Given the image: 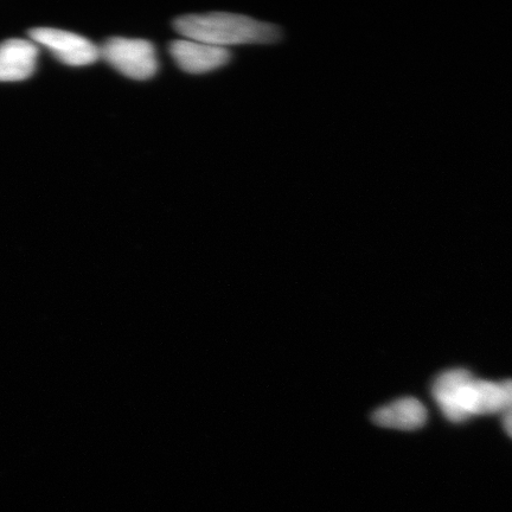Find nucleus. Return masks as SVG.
I'll use <instances>...</instances> for the list:
<instances>
[{"instance_id": "1a4fd4ad", "label": "nucleus", "mask_w": 512, "mask_h": 512, "mask_svg": "<svg viewBox=\"0 0 512 512\" xmlns=\"http://www.w3.org/2000/svg\"><path fill=\"white\" fill-rule=\"evenodd\" d=\"M501 384L504 390L505 402H507V409H505V412H508L512 409V380H504Z\"/></svg>"}, {"instance_id": "6e6552de", "label": "nucleus", "mask_w": 512, "mask_h": 512, "mask_svg": "<svg viewBox=\"0 0 512 512\" xmlns=\"http://www.w3.org/2000/svg\"><path fill=\"white\" fill-rule=\"evenodd\" d=\"M507 409L501 382L475 380V415L503 414Z\"/></svg>"}, {"instance_id": "7ed1b4c3", "label": "nucleus", "mask_w": 512, "mask_h": 512, "mask_svg": "<svg viewBox=\"0 0 512 512\" xmlns=\"http://www.w3.org/2000/svg\"><path fill=\"white\" fill-rule=\"evenodd\" d=\"M476 377L466 369L441 373L432 384V394L445 418L460 424L475 415Z\"/></svg>"}, {"instance_id": "39448f33", "label": "nucleus", "mask_w": 512, "mask_h": 512, "mask_svg": "<svg viewBox=\"0 0 512 512\" xmlns=\"http://www.w3.org/2000/svg\"><path fill=\"white\" fill-rule=\"evenodd\" d=\"M170 55L177 66L188 74H206L219 69L232 59L228 49L210 46V44L177 40L170 44Z\"/></svg>"}, {"instance_id": "f03ea898", "label": "nucleus", "mask_w": 512, "mask_h": 512, "mask_svg": "<svg viewBox=\"0 0 512 512\" xmlns=\"http://www.w3.org/2000/svg\"><path fill=\"white\" fill-rule=\"evenodd\" d=\"M104 59L120 74L133 80L152 79L158 73L159 61L155 46L140 38L112 37L99 47Z\"/></svg>"}, {"instance_id": "f257e3e1", "label": "nucleus", "mask_w": 512, "mask_h": 512, "mask_svg": "<svg viewBox=\"0 0 512 512\" xmlns=\"http://www.w3.org/2000/svg\"><path fill=\"white\" fill-rule=\"evenodd\" d=\"M174 28L187 40L224 49L238 44L274 43L281 37L280 29L272 24L227 12L182 16L176 19Z\"/></svg>"}, {"instance_id": "9d476101", "label": "nucleus", "mask_w": 512, "mask_h": 512, "mask_svg": "<svg viewBox=\"0 0 512 512\" xmlns=\"http://www.w3.org/2000/svg\"><path fill=\"white\" fill-rule=\"evenodd\" d=\"M503 415V428L505 433L509 435V437L512 439V409L510 411L505 412Z\"/></svg>"}, {"instance_id": "20e7f679", "label": "nucleus", "mask_w": 512, "mask_h": 512, "mask_svg": "<svg viewBox=\"0 0 512 512\" xmlns=\"http://www.w3.org/2000/svg\"><path fill=\"white\" fill-rule=\"evenodd\" d=\"M31 41L47 48L57 60L69 67H87L100 59L99 47L88 38L54 28H35Z\"/></svg>"}, {"instance_id": "423d86ee", "label": "nucleus", "mask_w": 512, "mask_h": 512, "mask_svg": "<svg viewBox=\"0 0 512 512\" xmlns=\"http://www.w3.org/2000/svg\"><path fill=\"white\" fill-rule=\"evenodd\" d=\"M37 44L32 41L12 40L0 43V82H18L31 78L37 68Z\"/></svg>"}, {"instance_id": "0eeeda50", "label": "nucleus", "mask_w": 512, "mask_h": 512, "mask_svg": "<svg viewBox=\"0 0 512 512\" xmlns=\"http://www.w3.org/2000/svg\"><path fill=\"white\" fill-rule=\"evenodd\" d=\"M371 419L380 427L414 431L425 426L427 409L418 399L403 398L376 409Z\"/></svg>"}]
</instances>
